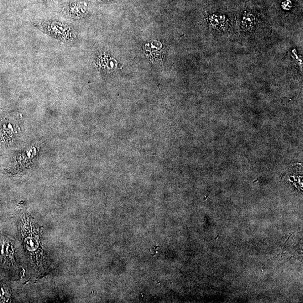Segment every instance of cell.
<instances>
[{"instance_id": "1", "label": "cell", "mask_w": 303, "mask_h": 303, "mask_svg": "<svg viewBox=\"0 0 303 303\" xmlns=\"http://www.w3.org/2000/svg\"><path fill=\"white\" fill-rule=\"evenodd\" d=\"M21 231L24 247L31 260L38 269L43 264V250L40 242L39 229L28 213L21 217Z\"/></svg>"}, {"instance_id": "2", "label": "cell", "mask_w": 303, "mask_h": 303, "mask_svg": "<svg viewBox=\"0 0 303 303\" xmlns=\"http://www.w3.org/2000/svg\"><path fill=\"white\" fill-rule=\"evenodd\" d=\"M88 5L85 2H69L64 5L63 11L70 18H80L88 12Z\"/></svg>"}, {"instance_id": "3", "label": "cell", "mask_w": 303, "mask_h": 303, "mask_svg": "<svg viewBox=\"0 0 303 303\" xmlns=\"http://www.w3.org/2000/svg\"><path fill=\"white\" fill-rule=\"evenodd\" d=\"M48 29L52 35H55L57 37H60L61 39L69 40L71 38L70 28L65 24L57 23L51 22L48 23Z\"/></svg>"}, {"instance_id": "4", "label": "cell", "mask_w": 303, "mask_h": 303, "mask_svg": "<svg viewBox=\"0 0 303 303\" xmlns=\"http://www.w3.org/2000/svg\"><path fill=\"white\" fill-rule=\"evenodd\" d=\"M11 242L3 240L0 243V257L4 262L12 264L14 262V250Z\"/></svg>"}, {"instance_id": "5", "label": "cell", "mask_w": 303, "mask_h": 303, "mask_svg": "<svg viewBox=\"0 0 303 303\" xmlns=\"http://www.w3.org/2000/svg\"><path fill=\"white\" fill-rule=\"evenodd\" d=\"M254 20V17L253 15L247 14L244 15L243 22L247 26H251Z\"/></svg>"}, {"instance_id": "6", "label": "cell", "mask_w": 303, "mask_h": 303, "mask_svg": "<svg viewBox=\"0 0 303 303\" xmlns=\"http://www.w3.org/2000/svg\"><path fill=\"white\" fill-rule=\"evenodd\" d=\"M282 6H283L284 9L289 10L292 7L291 2L289 1V0H286V1L284 2L283 4H282Z\"/></svg>"}]
</instances>
